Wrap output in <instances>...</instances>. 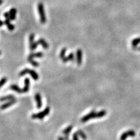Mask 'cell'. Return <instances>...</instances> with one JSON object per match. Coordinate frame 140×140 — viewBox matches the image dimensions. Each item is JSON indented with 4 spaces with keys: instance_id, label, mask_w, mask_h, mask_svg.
Listing matches in <instances>:
<instances>
[{
    "instance_id": "cell-1",
    "label": "cell",
    "mask_w": 140,
    "mask_h": 140,
    "mask_svg": "<svg viewBox=\"0 0 140 140\" xmlns=\"http://www.w3.org/2000/svg\"><path fill=\"white\" fill-rule=\"evenodd\" d=\"M27 74H29L30 75H31L35 81H37L39 79L38 74L33 69H28V68H26L24 70H22V71H20L19 73V76L20 77L24 76V75Z\"/></svg>"
},
{
    "instance_id": "cell-2",
    "label": "cell",
    "mask_w": 140,
    "mask_h": 140,
    "mask_svg": "<svg viewBox=\"0 0 140 140\" xmlns=\"http://www.w3.org/2000/svg\"><path fill=\"white\" fill-rule=\"evenodd\" d=\"M37 9H38L40 22L41 24H44L46 22V16L43 3H39L38 5H37Z\"/></svg>"
},
{
    "instance_id": "cell-3",
    "label": "cell",
    "mask_w": 140,
    "mask_h": 140,
    "mask_svg": "<svg viewBox=\"0 0 140 140\" xmlns=\"http://www.w3.org/2000/svg\"><path fill=\"white\" fill-rule=\"evenodd\" d=\"M50 109L49 107H46L44 110L41 111L39 113H36V114H32V118L33 119H39V120H41V119H44L45 116H47L50 113Z\"/></svg>"
},
{
    "instance_id": "cell-4",
    "label": "cell",
    "mask_w": 140,
    "mask_h": 140,
    "mask_svg": "<svg viewBox=\"0 0 140 140\" xmlns=\"http://www.w3.org/2000/svg\"><path fill=\"white\" fill-rule=\"evenodd\" d=\"M92 119H97V113L95 112V111H91L89 113L86 114L81 119V122L82 123L86 122L87 121L90 120Z\"/></svg>"
},
{
    "instance_id": "cell-5",
    "label": "cell",
    "mask_w": 140,
    "mask_h": 140,
    "mask_svg": "<svg viewBox=\"0 0 140 140\" xmlns=\"http://www.w3.org/2000/svg\"><path fill=\"white\" fill-rule=\"evenodd\" d=\"M135 135V132L133 130H128L126 132H123L120 136V140H126L128 137H134Z\"/></svg>"
},
{
    "instance_id": "cell-6",
    "label": "cell",
    "mask_w": 140,
    "mask_h": 140,
    "mask_svg": "<svg viewBox=\"0 0 140 140\" xmlns=\"http://www.w3.org/2000/svg\"><path fill=\"white\" fill-rule=\"evenodd\" d=\"M35 99L36 102L37 108V109H40L41 107H42L43 103H42V101H41V95H40V94L37 93L35 95Z\"/></svg>"
},
{
    "instance_id": "cell-7",
    "label": "cell",
    "mask_w": 140,
    "mask_h": 140,
    "mask_svg": "<svg viewBox=\"0 0 140 140\" xmlns=\"http://www.w3.org/2000/svg\"><path fill=\"white\" fill-rule=\"evenodd\" d=\"M16 102V99H14L13 100H11V101H9V102H7V103H5L4 104H3V105L1 106V107H0V109L1 110H5L7 108H8L9 107L11 106L14 105L15 103Z\"/></svg>"
},
{
    "instance_id": "cell-8",
    "label": "cell",
    "mask_w": 140,
    "mask_h": 140,
    "mask_svg": "<svg viewBox=\"0 0 140 140\" xmlns=\"http://www.w3.org/2000/svg\"><path fill=\"white\" fill-rule=\"evenodd\" d=\"M82 52L81 49H78L77 51V62L78 65L82 64Z\"/></svg>"
},
{
    "instance_id": "cell-9",
    "label": "cell",
    "mask_w": 140,
    "mask_h": 140,
    "mask_svg": "<svg viewBox=\"0 0 140 140\" xmlns=\"http://www.w3.org/2000/svg\"><path fill=\"white\" fill-rule=\"evenodd\" d=\"M25 86L22 89V93H26L28 92L29 90L30 87V80L28 78H26L25 79Z\"/></svg>"
},
{
    "instance_id": "cell-10",
    "label": "cell",
    "mask_w": 140,
    "mask_h": 140,
    "mask_svg": "<svg viewBox=\"0 0 140 140\" xmlns=\"http://www.w3.org/2000/svg\"><path fill=\"white\" fill-rule=\"evenodd\" d=\"M9 18L11 20H14L16 18V9L15 8H11L9 11Z\"/></svg>"
},
{
    "instance_id": "cell-11",
    "label": "cell",
    "mask_w": 140,
    "mask_h": 140,
    "mask_svg": "<svg viewBox=\"0 0 140 140\" xmlns=\"http://www.w3.org/2000/svg\"><path fill=\"white\" fill-rule=\"evenodd\" d=\"M44 54L42 52H37V53H32L29 54L28 57L34 58H41L43 57Z\"/></svg>"
},
{
    "instance_id": "cell-12",
    "label": "cell",
    "mask_w": 140,
    "mask_h": 140,
    "mask_svg": "<svg viewBox=\"0 0 140 140\" xmlns=\"http://www.w3.org/2000/svg\"><path fill=\"white\" fill-rule=\"evenodd\" d=\"M74 53H70L68 56L67 57H65L63 59H62V61L63 62H67L68 61H74Z\"/></svg>"
},
{
    "instance_id": "cell-13",
    "label": "cell",
    "mask_w": 140,
    "mask_h": 140,
    "mask_svg": "<svg viewBox=\"0 0 140 140\" xmlns=\"http://www.w3.org/2000/svg\"><path fill=\"white\" fill-rule=\"evenodd\" d=\"M37 41H38L39 44H41V46H42V47L44 49H49V45L48 43H47V41L46 40H45L44 39H39V40Z\"/></svg>"
},
{
    "instance_id": "cell-14",
    "label": "cell",
    "mask_w": 140,
    "mask_h": 140,
    "mask_svg": "<svg viewBox=\"0 0 140 140\" xmlns=\"http://www.w3.org/2000/svg\"><path fill=\"white\" fill-rule=\"evenodd\" d=\"M10 88L12 90H14V91L18 92V93H19V94L22 93V89H20L19 87L18 86H17L16 85H15V84L11 85L10 86Z\"/></svg>"
},
{
    "instance_id": "cell-15",
    "label": "cell",
    "mask_w": 140,
    "mask_h": 140,
    "mask_svg": "<svg viewBox=\"0 0 140 140\" xmlns=\"http://www.w3.org/2000/svg\"><path fill=\"white\" fill-rule=\"evenodd\" d=\"M140 43V37H138V38H136V39H134L132 40V42H131V44H132V47H133L134 49H137V46L138 44H139Z\"/></svg>"
},
{
    "instance_id": "cell-16",
    "label": "cell",
    "mask_w": 140,
    "mask_h": 140,
    "mask_svg": "<svg viewBox=\"0 0 140 140\" xmlns=\"http://www.w3.org/2000/svg\"><path fill=\"white\" fill-rule=\"evenodd\" d=\"M14 99H15V98L14 96L8 95L7 96H5V97H2L1 99H0V101L4 102L6 101H11V100H13Z\"/></svg>"
},
{
    "instance_id": "cell-17",
    "label": "cell",
    "mask_w": 140,
    "mask_h": 140,
    "mask_svg": "<svg viewBox=\"0 0 140 140\" xmlns=\"http://www.w3.org/2000/svg\"><path fill=\"white\" fill-rule=\"evenodd\" d=\"M28 61H29L30 63H31L32 65L33 66V67H39V64L38 63V62L35 61V60H33V58H29V57H28Z\"/></svg>"
},
{
    "instance_id": "cell-18",
    "label": "cell",
    "mask_w": 140,
    "mask_h": 140,
    "mask_svg": "<svg viewBox=\"0 0 140 140\" xmlns=\"http://www.w3.org/2000/svg\"><path fill=\"white\" fill-rule=\"evenodd\" d=\"M106 114V111L105 110H102L99 111L97 113V119L98 118H102Z\"/></svg>"
},
{
    "instance_id": "cell-19",
    "label": "cell",
    "mask_w": 140,
    "mask_h": 140,
    "mask_svg": "<svg viewBox=\"0 0 140 140\" xmlns=\"http://www.w3.org/2000/svg\"><path fill=\"white\" fill-rule=\"evenodd\" d=\"M39 43L38 41H35L33 43H32V44H30V49H31V51H33L35 50L37 48V46H38L39 45Z\"/></svg>"
},
{
    "instance_id": "cell-20",
    "label": "cell",
    "mask_w": 140,
    "mask_h": 140,
    "mask_svg": "<svg viewBox=\"0 0 140 140\" xmlns=\"http://www.w3.org/2000/svg\"><path fill=\"white\" fill-rule=\"evenodd\" d=\"M73 129V126H69L68 127H67L65 128V130L63 131V134H65V135H68V134Z\"/></svg>"
},
{
    "instance_id": "cell-21",
    "label": "cell",
    "mask_w": 140,
    "mask_h": 140,
    "mask_svg": "<svg viewBox=\"0 0 140 140\" xmlns=\"http://www.w3.org/2000/svg\"><path fill=\"white\" fill-rule=\"evenodd\" d=\"M77 133L78 135H79V137H81L84 140H85L86 139V136L85 135V134L82 130H78Z\"/></svg>"
},
{
    "instance_id": "cell-22",
    "label": "cell",
    "mask_w": 140,
    "mask_h": 140,
    "mask_svg": "<svg viewBox=\"0 0 140 140\" xmlns=\"http://www.w3.org/2000/svg\"><path fill=\"white\" fill-rule=\"evenodd\" d=\"M67 48H63L61 50V52H60V58H61L62 60L65 57V53H66V52H67Z\"/></svg>"
},
{
    "instance_id": "cell-23",
    "label": "cell",
    "mask_w": 140,
    "mask_h": 140,
    "mask_svg": "<svg viewBox=\"0 0 140 140\" xmlns=\"http://www.w3.org/2000/svg\"><path fill=\"white\" fill-rule=\"evenodd\" d=\"M7 78H3L1 80H0V88H1L4 85L5 83L7 82Z\"/></svg>"
},
{
    "instance_id": "cell-24",
    "label": "cell",
    "mask_w": 140,
    "mask_h": 140,
    "mask_svg": "<svg viewBox=\"0 0 140 140\" xmlns=\"http://www.w3.org/2000/svg\"><path fill=\"white\" fill-rule=\"evenodd\" d=\"M7 26V28H8V29L10 31H12L13 30H14V29H15V26L14 25L11 24V23L8 24Z\"/></svg>"
},
{
    "instance_id": "cell-25",
    "label": "cell",
    "mask_w": 140,
    "mask_h": 140,
    "mask_svg": "<svg viewBox=\"0 0 140 140\" xmlns=\"http://www.w3.org/2000/svg\"><path fill=\"white\" fill-rule=\"evenodd\" d=\"M9 24H11V19H5V21H4V24L5 25L7 26Z\"/></svg>"
},
{
    "instance_id": "cell-26",
    "label": "cell",
    "mask_w": 140,
    "mask_h": 140,
    "mask_svg": "<svg viewBox=\"0 0 140 140\" xmlns=\"http://www.w3.org/2000/svg\"><path fill=\"white\" fill-rule=\"evenodd\" d=\"M73 140H79L78 139V135L77 133L74 134L73 135Z\"/></svg>"
},
{
    "instance_id": "cell-27",
    "label": "cell",
    "mask_w": 140,
    "mask_h": 140,
    "mask_svg": "<svg viewBox=\"0 0 140 140\" xmlns=\"http://www.w3.org/2000/svg\"><path fill=\"white\" fill-rule=\"evenodd\" d=\"M4 16L6 19H10L9 18V12H5Z\"/></svg>"
},
{
    "instance_id": "cell-28",
    "label": "cell",
    "mask_w": 140,
    "mask_h": 140,
    "mask_svg": "<svg viewBox=\"0 0 140 140\" xmlns=\"http://www.w3.org/2000/svg\"><path fill=\"white\" fill-rule=\"evenodd\" d=\"M4 24V22H3V20H0V27H1V26H3Z\"/></svg>"
},
{
    "instance_id": "cell-29",
    "label": "cell",
    "mask_w": 140,
    "mask_h": 140,
    "mask_svg": "<svg viewBox=\"0 0 140 140\" xmlns=\"http://www.w3.org/2000/svg\"><path fill=\"white\" fill-rule=\"evenodd\" d=\"M3 3V0H0V5H1Z\"/></svg>"
},
{
    "instance_id": "cell-30",
    "label": "cell",
    "mask_w": 140,
    "mask_h": 140,
    "mask_svg": "<svg viewBox=\"0 0 140 140\" xmlns=\"http://www.w3.org/2000/svg\"><path fill=\"white\" fill-rule=\"evenodd\" d=\"M137 49H138V50H140V46H139V47H138V48Z\"/></svg>"
},
{
    "instance_id": "cell-31",
    "label": "cell",
    "mask_w": 140,
    "mask_h": 140,
    "mask_svg": "<svg viewBox=\"0 0 140 140\" xmlns=\"http://www.w3.org/2000/svg\"><path fill=\"white\" fill-rule=\"evenodd\" d=\"M1 51H0V55H1Z\"/></svg>"
}]
</instances>
